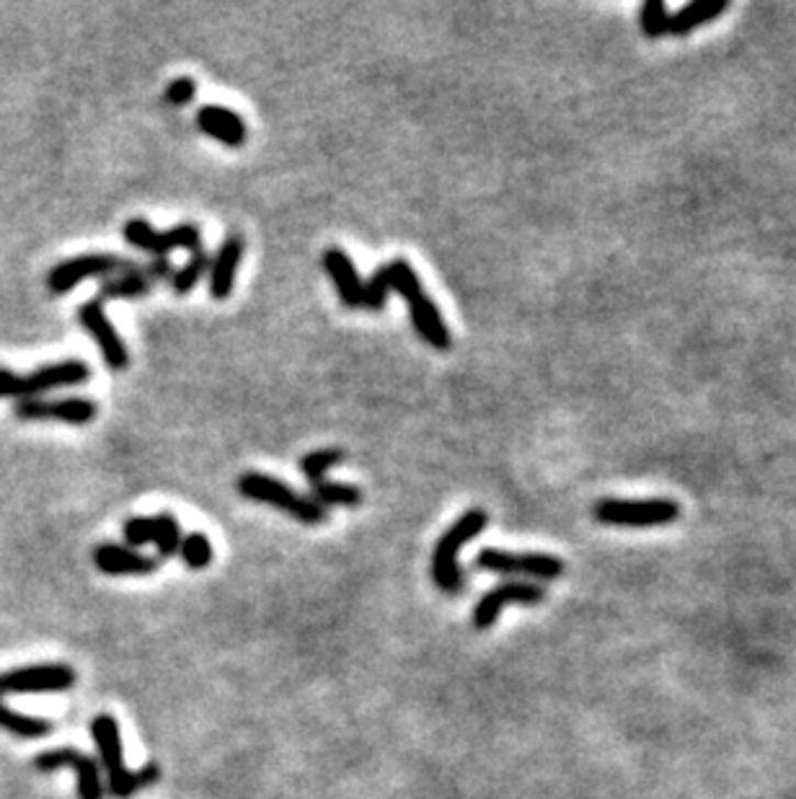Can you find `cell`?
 <instances>
[{"label":"cell","instance_id":"7a4b0ae2","mask_svg":"<svg viewBox=\"0 0 796 799\" xmlns=\"http://www.w3.org/2000/svg\"><path fill=\"white\" fill-rule=\"evenodd\" d=\"M489 526V515L481 507L466 510L452 526L445 530L433 551V583L440 587L445 595H458L466 587L463 566H460L458 556L460 551L473 539H479Z\"/></svg>","mask_w":796,"mask_h":799},{"label":"cell","instance_id":"7c38bea8","mask_svg":"<svg viewBox=\"0 0 796 799\" xmlns=\"http://www.w3.org/2000/svg\"><path fill=\"white\" fill-rule=\"evenodd\" d=\"M546 595H549L546 587L530 583V579H509V583L496 585L473 608V627L479 631L492 629L507 606H540Z\"/></svg>","mask_w":796,"mask_h":799},{"label":"cell","instance_id":"6da1fadb","mask_svg":"<svg viewBox=\"0 0 796 799\" xmlns=\"http://www.w3.org/2000/svg\"><path fill=\"white\" fill-rule=\"evenodd\" d=\"M391 280V293L401 295V301L406 303L408 322H412L414 331L419 334V339L425 345L433 347L437 352H448L452 347V334L450 326L445 322L440 308L433 297L427 295L425 285H422L419 274L406 259H391L385 265Z\"/></svg>","mask_w":796,"mask_h":799},{"label":"cell","instance_id":"277c9868","mask_svg":"<svg viewBox=\"0 0 796 799\" xmlns=\"http://www.w3.org/2000/svg\"><path fill=\"white\" fill-rule=\"evenodd\" d=\"M89 381V362L76 358L53 362V365H42L26 375L13 373L9 368H0V398L26 402V398H40V394H47V391L83 386Z\"/></svg>","mask_w":796,"mask_h":799},{"label":"cell","instance_id":"e0dca14e","mask_svg":"<svg viewBox=\"0 0 796 799\" xmlns=\"http://www.w3.org/2000/svg\"><path fill=\"white\" fill-rule=\"evenodd\" d=\"M321 267H324L326 278L332 280L334 290H337L339 303L347 311L362 308V288L365 282L357 272V265L352 257L339 246H326L324 254H321Z\"/></svg>","mask_w":796,"mask_h":799},{"label":"cell","instance_id":"8992f818","mask_svg":"<svg viewBox=\"0 0 796 799\" xmlns=\"http://www.w3.org/2000/svg\"><path fill=\"white\" fill-rule=\"evenodd\" d=\"M122 238L133 249L153 259H169L171 251L202 249V228L197 223H177L169 230H156L145 217H133L122 225Z\"/></svg>","mask_w":796,"mask_h":799},{"label":"cell","instance_id":"4316f807","mask_svg":"<svg viewBox=\"0 0 796 799\" xmlns=\"http://www.w3.org/2000/svg\"><path fill=\"white\" fill-rule=\"evenodd\" d=\"M670 16L668 3L664 0H647L639 9V29L647 40H660V36L670 34Z\"/></svg>","mask_w":796,"mask_h":799},{"label":"cell","instance_id":"30bf717a","mask_svg":"<svg viewBox=\"0 0 796 799\" xmlns=\"http://www.w3.org/2000/svg\"><path fill=\"white\" fill-rule=\"evenodd\" d=\"M173 265L171 259H150L141 265L133 261L122 274L109 278L99 285V301H137L153 293L158 282H171Z\"/></svg>","mask_w":796,"mask_h":799},{"label":"cell","instance_id":"f1b7e54d","mask_svg":"<svg viewBox=\"0 0 796 799\" xmlns=\"http://www.w3.org/2000/svg\"><path fill=\"white\" fill-rule=\"evenodd\" d=\"M124 547L135 549L145 547V543H153V518H145V515H135L122 526Z\"/></svg>","mask_w":796,"mask_h":799},{"label":"cell","instance_id":"484cf974","mask_svg":"<svg viewBox=\"0 0 796 799\" xmlns=\"http://www.w3.org/2000/svg\"><path fill=\"white\" fill-rule=\"evenodd\" d=\"M179 556L181 562H184L189 570L200 572V570H208L210 564H213V543H210V539L204 533H189L181 539V547H179Z\"/></svg>","mask_w":796,"mask_h":799},{"label":"cell","instance_id":"9c48e42d","mask_svg":"<svg viewBox=\"0 0 796 799\" xmlns=\"http://www.w3.org/2000/svg\"><path fill=\"white\" fill-rule=\"evenodd\" d=\"M93 743L99 747V766L106 772L109 795L114 799H130L137 789L135 772L124 766V751H122V735L120 724L112 714H99L91 722Z\"/></svg>","mask_w":796,"mask_h":799},{"label":"cell","instance_id":"7402d4cb","mask_svg":"<svg viewBox=\"0 0 796 799\" xmlns=\"http://www.w3.org/2000/svg\"><path fill=\"white\" fill-rule=\"evenodd\" d=\"M208 272H210V251L202 246V249L189 254L187 261L179 267V270H173V278L169 282L173 295L184 297L192 293V290L200 285V280L208 278Z\"/></svg>","mask_w":796,"mask_h":799},{"label":"cell","instance_id":"2e32d148","mask_svg":"<svg viewBox=\"0 0 796 799\" xmlns=\"http://www.w3.org/2000/svg\"><path fill=\"white\" fill-rule=\"evenodd\" d=\"M246 241L244 236L231 230L217 246V251L210 257V272H208V293L213 301H228L236 290L240 261H244Z\"/></svg>","mask_w":796,"mask_h":799},{"label":"cell","instance_id":"5bb4252c","mask_svg":"<svg viewBox=\"0 0 796 799\" xmlns=\"http://www.w3.org/2000/svg\"><path fill=\"white\" fill-rule=\"evenodd\" d=\"M36 772H60V768H72L78 776V799H104L106 787L101 779L99 761L89 758V755L78 753L76 747H55V751H45L34 758Z\"/></svg>","mask_w":796,"mask_h":799},{"label":"cell","instance_id":"3957f363","mask_svg":"<svg viewBox=\"0 0 796 799\" xmlns=\"http://www.w3.org/2000/svg\"><path fill=\"white\" fill-rule=\"evenodd\" d=\"M236 489L240 497L274 507V510L290 515L292 520L303 522V526H321V522L328 520V510H324L311 494L292 489L290 484H284L269 474H261V471H244L236 479Z\"/></svg>","mask_w":796,"mask_h":799},{"label":"cell","instance_id":"83f0119b","mask_svg":"<svg viewBox=\"0 0 796 799\" xmlns=\"http://www.w3.org/2000/svg\"><path fill=\"white\" fill-rule=\"evenodd\" d=\"M391 297V280H389V270L378 267L375 272L365 280L362 288V308L370 311V314H381Z\"/></svg>","mask_w":796,"mask_h":799},{"label":"cell","instance_id":"4fadbf2b","mask_svg":"<svg viewBox=\"0 0 796 799\" xmlns=\"http://www.w3.org/2000/svg\"><path fill=\"white\" fill-rule=\"evenodd\" d=\"M78 324L83 326V331L91 334V339L97 341L101 360L109 370L114 373H122V370L130 368V350L124 345L120 331L114 329V324L109 322L104 303L99 297L93 301H86L78 306Z\"/></svg>","mask_w":796,"mask_h":799},{"label":"cell","instance_id":"44dd1931","mask_svg":"<svg viewBox=\"0 0 796 799\" xmlns=\"http://www.w3.org/2000/svg\"><path fill=\"white\" fill-rule=\"evenodd\" d=\"M311 497L328 510V507H360L362 505V489L355 484L332 482V479H321V482L311 484Z\"/></svg>","mask_w":796,"mask_h":799},{"label":"cell","instance_id":"d6986e66","mask_svg":"<svg viewBox=\"0 0 796 799\" xmlns=\"http://www.w3.org/2000/svg\"><path fill=\"white\" fill-rule=\"evenodd\" d=\"M197 127L202 135L223 143L225 148H240L248 137V127L238 112L221 104H204L197 109Z\"/></svg>","mask_w":796,"mask_h":799},{"label":"cell","instance_id":"f546056e","mask_svg":"<svg viewBox=\"0 0 796 799\" xmlns=\"http://www.w3.org/2000/svg\"><path fill=\"white\" fill-rule=\"evenodd\" d=\"M194 97H197V81H194V78H189V76L173 78V81L166 86V91H164L166 104H171V106L192 104Z\"/></svg>","mask_w":796,"mask_h":799},{"label":"cell","instance_id":"5b68a950","mask_svg":"<svg viewBox=\"0 0 796 799\" xmlns=\"http://www.w3.org/2000/svg\"><path fill=\"white\" fill-rule=\"evenodd\" d=\"M593 515L603 526L616 528H657L670 526L681 518V505L675 499H601L593 507Z\"/></svg>","mask_w":796,"mask_h":799},{"label":"cell","instance_id":"ffe728a7","mask_svg":"<svg viewBox=\"0 0 796 799\" xmlns=\"http://www.w3.org/2000/svg\"><path fill=\"white\" fill-rule=\"evenodd\" d=\"M729 9V0H691L683 9H677L670 16V34L673 36H688L696 32L698 26L708 24L717 16H721Z\"/></svg>","mask_w":796,"mask_h":799},{"label":"cell","instance_id":"8fae6325","mask_svg":"<svg viewBox=\"0 0 796 799\" xmlns=\"http://www.w3.org/2000/svg\"><path fill=\"white\" fill-rule=\"evenodd\" d=\"M13 414H16L21 423H63L72 427H86L97 419L99 404L86 396L26 398V402H16Z\"/></svg>","mask_w":796,"mask_h":799},{"label":"cell","instance_id":"603a6c76","mask_svg":"<svg viewBox=\"0 0 796 799\" xmlns=\"http://www.w3.org/2000/svg\"><path fill=\"white\" fill-rule=\"evenodd\" d=\"M0 730L11 732V735L24 738V740H36V738H45L53 732V722H47V719H40V717L19 714V711L9 709L3 701H0Z\"/></svg>","mask_w":796,"mask_h":799},{"label":"cell","instance_id":"ba28073f","mask_svg":"<svg viewBox=\"0 0 796 799\" xmlns=\"http://www.w3.org/2000/svg\"><path fill=\"white\" fill-rule=\"evenodd\" d=\"M133 259H124L120 254L112 251H93V254H78V257L57 261L53 270L47 272V288L53 295H65L72 288H78L86 280H109L122 274Z\"/></svg>","mask_w":796,"mask_h":799},{"label":"cell","instance_id":"ac0fdd59","mask_svg":"<svg viewBox=\"0 0 796 799\" xmlns=\"http://www.w3.org/2000/svg\"><path fill=\"white\" fill-rule=\"evenodd\" d=\"M93 564L106 577H148L158 570V559L145 556L122 543H101L93 549Z\"/></svg>","mask_w":796,"mask_h":799},{"label":"cell","instance_id":"d4e9b609","mask_svg":"<svg viewBox=\"0 0 796 799\" xmlns=\"http://www.w3.org/2000/svg\"><path fill=\"white\" fill-rule=\"evenodd\" d=\"M345 450L341 448H318V450H311V453H305L301 463H298V469H301V474L309 479V484L313 482H321V479H326V474L332 469H337L339 463H345Z\"/></svg>","mask_w":796,"mask_h":799},{"label":"cell","instance_id":"9a60e30c","mask_svg":"<svg viewBox=\"0 0 796 799\" xmlns=\"http://www.w3.org/2000/svg\"><path fill=\"white\" fill-rule=\"evenodd\" d=\"M76 671L70 665H32L0 675V696L3 694H60L72 688Z\"/></svg>","mask_w":796,"mask_h":799},{"label":"cell","instance_id":"cb8c5ba5","mask_svg":"<svg viewBox=\"0 0 796 799\" xmlns=\"http://www.w3.org/2000/svg\"><path fill=\"white\" fill-rule=\"evenodd\" d=\"M181 539H184V536H181L179 520L173 518L171 513H158L156 518H153V543H156L158 549V562L160 559L177 556Z\"/></svg>","mask_w":796,"mask_h":799},{"label":"cell","instance_id":"52a82bcc","mask_svg":"<svg viewBox=\"0 0 796 799\" xmlns=\"http://www.w3.org/2000/svg\"><path fill=\"white\" fill-rule=\"evenodd\" d=\"M477 570L492 572V575L505 577H528L530 583H553V579L564 577L567 564L564 559L553 554H517V551H502V549H481L477 556Z\"/></svg>","mask_w":796,"mask_h":799}]
</instances>
